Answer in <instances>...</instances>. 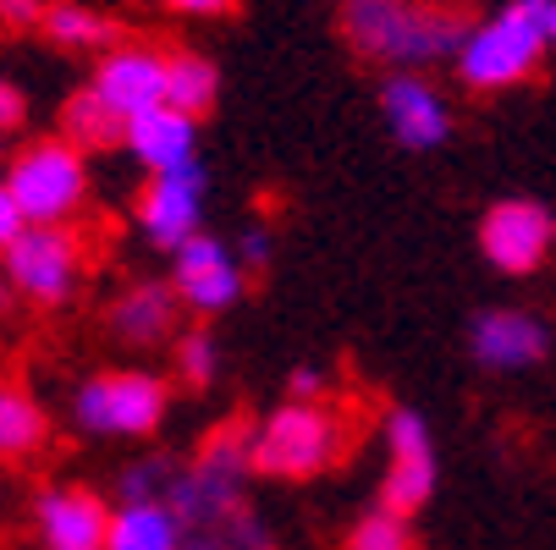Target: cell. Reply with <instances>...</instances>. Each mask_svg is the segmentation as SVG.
Masks as SVG:
<instances>
[{"label":"cell","instance_id":"6da1fadb","mask_svg":"<svg viewBox=\"0 0 556 550\" xmlns=\"http://www.w3.org/2000/svg\"><path fill=\"white\" fill-rule=\"evenodd\" d=\"M342 39L391 72H425L457 61L468 23L435 0H342Z\"/></svg>","mask_w":556,"mask_h":550},{"label":"cell","instance_id":"7a4b0ae2","mask_svg":"<svg viewBox=\"0 0 556 550\" xmlns=\"http://www.w3.org/2000/svg\"><path fill=\"white\" fill-rule=\"evenodd\" d=\"M348 451V424L331 402H287L249 430L254 474L265 479H320Z\"/></svg>","mask_w":556,"mask_h":550},{"label":"cell","instance_id":"3957f363","mask_svg":"<svg viewBox=\"0 0 556 550\" xmlns=\"http://www.w3.org/2000/svg\"><path fill=\"white\" fill-rule=\"evenodd\" d=\"M551 50L545 39V0H507L496 17H485L480 28H468L463 50H457V77L473 94H496L513 89L540 66V55Z\"/></svg>","mask_w":556,"mask_h":550},{"label":"cell","instance_id":"277c9868","mask_svg":"<svg viewBox=\"0 0 556 550\" xmlns=\"http://www.w3.org/2000/svg\"><path fill=\"white\" fill-rule=\"evenodd\" d=\"M166 408L172 385L154 369H100L72 391V424L94 440H149Z\"/></svg>","mask_w":556,"mask_h":550},{"label":"cell","instance_id":"5b68a950","mask_svg":"<svg viewBox=\"0 0 556 550\" xmlns=\"http://www.w3.org/2000/svg\"><path fill=\"white\" fill-rule=\"evenodd\" d=\"M254 474V457H249V430H215L188 462H182V474L172 485V507L177 517L193 528H210L231 512H243V485Z\"/></svg>","mask_w":556,"mask_h":550},{"label":"cell","instance_id":"8992f818","mask_svg":"<svg viewBox=\"0 0 556 550\" xmlns=\"http://www.w3.org/2000/svg\"><path fill=\"white\" fill-rule=\"evenodd\" d=\"M7 188L17 193L28 226H66L89 199V161L66 138H34L12 154Z\"/></svg>","mask_w":556,"mask_h":550},{"label":"cell","instance_id":"52a82bcc","mask_svg":"<svg viewBox=\"0 0 556 550\" xmlns=\"http://www.w3.org/2000/svg\"><path fill=\"white\" fill-rule=\"evenodd\" d=\"M0 270H7L12 292H23L39 308H61L77 292V276H84V248L66 226H28L23 238L0 254Z\"/></svg>","mask_w":556,"mask_h":550},{"label":"cell","instance_id":"ba28073f","mask_svg":"<svg viewBox=\"0 0 556 550\" xmlns=\"http://www.w3.org/2000/svg\"><path fill=\"white\" fill-rule=\"evenodd\" d=\"M441 479L435 462V430L419 408H391L386 419V479H380V507L414 517Z\"/></svg>","mask_w":556,"mask_h":550},{"label":"cell","instance_id":"9c48e42d","mask_svg":"<svg viewBox=\"0 0 556 550\" xmlns=\"http://www.w3.org/2000/svg\"><path fill=\"white\" fill-rule=\"evenodd\" d=\"M172 286L182 297L188 314H199V320H215V314L237 308V297H243V259H237V248H226L220 238H210V231H193V238L172 254Z\"/></svg>","mask_w":556,"mask_h":550},{"label":"cell","instance_id":"30bf717a","mask_svg":"<svg viewBox=\"0 0 556 550\" xmlns=\"http://www.w3.org/2000/svg\"><path fill=\"white\" fill-rule=\"evenodd\" d=\"M556 248V215L534 199H502L480 220V254L502 276H529L551 259Z\"/></svg>","mask_w":556,"mask_h":550},{"label":"cell","instance_id":"8fae6325","mask_svg":"<svg viewBox=\"0 0 556 550\" xmlns=\"http://www.w3.org/2000/svg\"><path fill=\"white\" fill-rule=\"evenodd\" d=\"M204 199H210V182H204V166H177V171H161L149 177L143 193H138V231L154 243L177 254L193 231H204Z\"/></svg>","mask_w":556,"mask_h":550},{"label":"cell","instance_id":"7c38bea8","mask_svg":"<svg viewBox=\"0 0 556 550\" xmlns=\"http://www.w3.org/2000/svg\"><path fill=\"white\" fill-rule=\"evenodd\" d=\"M89 89H94L122 121H132V116H143V111H154V105H172V100H166V94H172V55H161L154 44H116V50L100 55Z\"/></svg>","mask_w":556,"mask_h":550},{"label":"cell","instance_id":"4fadbf2b","mask_svg":"<svg viewBox=\"0 0 556 550\" xmlns=\"http://www.w3.org/2000/svg\"><path fill=\"white\" fill-rule=\"evenodd\" d=\"M111 517V501L89 485H50L34 496V534L45 550H105Z\"/></svg>","mask_w":556,"mask_h":550},{"label":"cell","instance_id":"5bb4252c","mask_svg":"<svg viewBox=\"0 0 556 550\" xmlns=\"http://www.w3.org/2000/svg\"><path fill=\"white\" fill-rule=\"evenodd\" d=\"M380 116L386 132L403 143L408 154H430L452 138V105L425 72H391L380 84Z\"/></svg>","mask_w":556,"mask_h":550},{"label":"cell","instance_id":"9a60e30c","mask_svg":"<svg viewBox=\"0 0 556 550\" xmlns=\"http://www.w3.org/2000/svg\"><path fill=\"white\" fill-rule=\"evenodd\" d=\"M468 353H473V363H480V369L518 374V369L545 363L551 325L534 320V314H523V308H485L480 320L468 325Z\"/></svg>","mask_w":556,"mask_h":550},{"label":"cell","instance_id":"2e32d148","mask_svg":"<svg viewBox=\"0 0 556 550\" xmlns=\"http://www.w3.org/2000/svg\"><path fill=\"white\" fill-rule=\"evenodd\" d=\"M122 149L132 154L149 177L177 171V166H193V161H199V116H188V111H177V105H154V111H143V116L127 121Z\"/></svg>","mask_w":556,"mask_h":550},{"label":"cell","instance_id":"e0dca14e","mask_svg":"<svg viewBox=\"0 0 556 550\" xmlns=\"http://www.w3.org/2000/svg\"><path fill=\"white\" fill-rule=\"evenodd\" d=\"M177 314H182V297L172 281H132L111 303V331L127 347H154L177 331Z\"/></svg>","mask_w":556,"mask_h":550},{"label":"cell","instance_id":"ac0fdd59","mask_svg":"<svg viewBox=\"0 0 556 550\" xmlns=\"http://www.w3.org/2000/svg\"><path fill=\"white\" fill-rule=\"evenodd\" d=\"M105 550H188V523L172 501H122Z\"/></svg>","mask_w":556,"mask_h":550},{"label":"cell","instance_id":"d6986e66","mask_svg":"<svg viewBox=\"0 0 556 550\" xmlns=\"http://www.w3.org/2000/svg\"><path fill=\"white\" fill-rule=\"evenodd\" d=\"M45 440H50V419L34 402V391L17 380H0V462H23L45 451Z\"/></svg>","mask_w":556,"mask_h":550},{"label":"cell","instance_id":"ffe728a7","mask_svg":"<svg viewBox=\"0 0 556 550\" xmlns=\"http://www.w3.org/2000/svg\"><path fill=\"white\" fill-rule=\"evenodd\" d=\"M39 34L61 50H100V55L116 50V23L94 7H77V0H50Z\"/></svg>","mask_w":556,"mask_h":550},{"label":"cell","instance_id":"44dd1931","mask_svg":"<svg viewBox=\"0 0 556 550\" xmlns=\"http://www.w3.org/2000/svg\"><path fill=\"white\" fill-rule=\"evenodd\" d=\"M61 138L77 143V149H116L127 138V121L94 94V89H77L66 105H61Z\"/></svg>","mask_w":556,"mask_h":550},{"label":"cell","instance_id":"7402d4cb","mask_svg":"<svg viewBox=\"0 0 556 550\" xmlns=\"http://www.w3.org/2000/svg\"><path fill=\"white\" fill-rule=\"evenodd\" d=\"M177 111L188 116H204L215 100H220V66L199 50H177L172 55V94H166Z\"/></svg>","mask_w":556,"mask_h":550},{"label":"cell","instance_id":"603a6c76","mask_svg":"<svg viewBox=\"0 0 556 550\" xmlns=\"http://www.w3.org/2000/svg\"><path fill=\"white\" fill-rule=\"evenodd\" d=\"M188 550H276V539H270V528L243 507V512H231V517H220V523H210V528H193V534H188Z\"/></svg>","mask_w":556,"mask_h":550},{"label":"cell","instance_id":"cb8c5ba5","mask_svg":"<svg viewBox=\"0 0 556 550\" xmlns=\"http://www.w3.org/2000/svg\"><path fill=\"white\" fill-rule=\"evenodd\" d=\"M182 474V462L166 451H149L122 468V501H172V485Z\"/></svg>","mask_w":556,"mask_h":550},{"label":"cell","instance_id":"d4e9b609","mask_svg":"<svg viewBox=\"0 0 556 550\" xmlns=\"http://www.w3.org/2000/svg\"><path fill=\"white\" fill-rule=\"evenodd\" d=\"M408 523H414V517L391 512V507H369V512L353 523V534H348L342 550H414V528H408Z\"/></svg>","mask_w":556,"mask_h":550},{"label":"cell","instance_id":"484cf974","mask_svg":"<svg viewBox=\"0 0 556 550\" xmlns=\"http://www.w3.org/2000/svg\"><path fill=\"white\" fill-rule=\"evenodd\" d=\"M215 374H220L215 336H210L204 325L182 331V336H177V380H182L188 391H210V385H215Z\"/></svg>","mask_w":556,"mask_h":550},{"label":"cell","instance_id":"4316f807","mask_svg":"<svg viewBox=\"0 0 556 550\" xmlns=\"http://www.w3.org/2000/svg\"><path fill=\"white\" fill-rule=\"evenodd\" d=\"M50 0H0V34H39Z\"/></svg>","mask_w":556,"mask_h":550},{"label":"cell","instance_id":"83f0119b","mask_svg":"<svg viewBox=\"0 0 556 550\" xmlns=\"http://www.w3.org/2000/svg\"><path fill=\"white\" fill-rule=\"evenodd\" d=\"M237 259H243V270H265L270 259H276V238L254 220V226H243V238H237Z\"/></svg>","mask_w":556,"mask_h":550},{"label":"cell","instance_id":"f1b7e54d","mask_svg":"<svg viewBox=\"0 0 556 550\" xmlns=\"http://www.w3.org/2000/svg\"><path fill=\"white\" fill-rule=\"evenodd\" d=\"M28 231V215H23V204H17V193L7 188V177H0V254H7L17 238Z\"/></svg>","mask_w":556,"mask_h":550},{"label":"cell","instance_id":"f546056e","mask_svg":"<svg viewBox=\"0 0 556 550\" xmlns=\"http://www.w3.org/2000/svg\"><path fill=\"white\" fill-rule=\"evenodd\" d=\"M287 397H292V402H326V369L298 363V369L287 374Z\"/></svg>","mask_w":556,"mask_h":550},{"label":"cell","instance_id":"4dcf8cb0","mask_svg":"<svg viewBox=\"0 0 556 550\" xmlns=\"http://www.w3.org/2000/svg\"><path fill=\"white\" fill-rule=\"evenodd\" d=\"M23 121H28V94L12 84V77H0V138L17 132Z\"/></svg>","mask_w":556,"mask_h":550},{"label":"cell","instance_id":"1f68e13d","mask_svg":"<svg viewBox=\"0 0 556 550\" xmlns=\"http://www.w3.org/2000/svg\"><path fill=\"white\" fill-rule=\"evenodd\" d=\"M166 12H177V17H226L237 0H161Z\"/></svg>","mask_w":556,"mask_h":550},{"label":"cell","instance_id":"d6a6232c","mask_svg":"<svg viewBox=\"0 0 556 550\" xmlns=\"http://www.w3.org/2000/svg\"><path fill=\"white\" fill-rule=\"evenodd\" d=\"M545 39H551V50H556V0H545Z\"/></svg>","mask_w":556,"mask_h":550},{"label":"cell","instance_id":"836d02e7","mask_svg":"<svg viewBox=\"0 0 556 550\" xmlns=\"http://www.w3.org/2000/svg\"><path fill=\"white\" fill-rule=\"evenodd\" d=\"M7 292H12V281H7V270H0V308H7Z\"/></svg>","mask_w":556,"mask_h":550}]
</instances>
